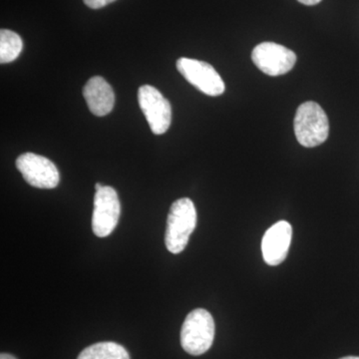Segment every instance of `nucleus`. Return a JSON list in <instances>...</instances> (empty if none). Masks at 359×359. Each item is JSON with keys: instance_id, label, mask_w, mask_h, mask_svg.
Wrapping results in <instances>:
<instances>
[{"instance_id": "obj_1", "label": "nucleus", "mask_w": 359, "mask_h": 359, "mask_svg": "<svg viewBox=\"0 0 359 359\" xmlns=\"http://www.w3.org/2000/svg\"><path fill=\"white\" fill-rule=\"evenodd\" d=\"M297 140L306 148L320 146L327 140L330 122L320 104L309 101L297 108L294 121Z\"/></svg>"}, {"instance_id": "obj_2", "label": "nucleus", "mask_w": 359, "mask_h": 359, "mask_svg": "<svg viewBox=\"0 0 359 359\" xmlns=\"http://www.w3.org/2000/svg\"><path fill=\"white\" fill-rule=\"evenodd\" d=\"M197 226V211L188 198L177 200L168 215L165 243L169 252L178 255L188 245L189 238Z\"/></svg>"}, {"instance_id": "obj_3", "label": "nucleus", "mask_w": 359, "mask_h": 359, "mask_svg": "<svg viewBox=\"0 0 359 359\" xmlns=\"http://www.w3.org/2000/svg\"><path fill=\"white\" fill-rule=\"evenodd\" d=\"M215 339V321L209 311L194 309L187 316L181 330V344L191 355H201L211 348Z\"/></svg>"}, {"instance_id": "obj_4", "label": "nucleus", "mask_w": 359, "mask_h": 359, "mask_svg": "<svg viewBox=\"0 0 359 359\" xmlns=\"http://www.w3.org/2000/svg\"><path fill=\"white\" fill-rule=\"evenodd\" d=\"M177 69L189 83L208 96H219L226 86L216 69L204 61L182 57L177 61Z\"/></svg>"}, {"instance_id": "obj_5", "label": "nucleus", "mask_w": 359, "mask_h": 359, "mask_svg": "<svg viewBox=\"0 0 359 359\" xmlns=\"http://www.w3.org/2000/svg\"><path fill=\"white\" fill-rule=\"evenodd\" d=\"M138 101L151 131L155 135L166 133L172 122V107L168 99L155 87L143 85L139 88Z\"/></svg>"}, {"instance_id": "obj_6", "label": "nucleus", "mask_w": 359, "mask_h": 359, "mask_svg": "<svg viewBox=\"0 0 359 359\" xmlns=\"http://www.w3.org/2000/svg\"><path fill=\"white\" fill-rule=\"evenodd\" d=\"M252 60L264 74L280 76L287 74L294 68L297 55L294 51L283 45L275 42H263L255 47L252 52Z\"/></svg>"}, {"instance_id": "obj_7", "label": "nucleus", "mask_w": 359, "mask_h": 359, "mask_svg": "<svg viewBox=\"0 0 359 359\" xmlns=\"http://www.w3.org/2000/svg\"><path fill=\"white\" fill-rule=\"evenodd\" d=\"M121 205L119 198L112 187L104 186L96 191L94 197L92 230L99 238L108 237L119 221Z\"/></svg>"}, {"instance_id": "obj_8", "label": "nucleus", "mask_w": 359, "mask_h": 359, "mask_svg": "<svg viewBox=\"0 0 359 359\" xmlns=\"http://www.w3.org/2000/svg\"><path fill=\"white\" fill-rule=\"evenodd\" d=\"M16 167L29 185L39 189L57 187L60 175L54 163L34 153H25L16 160Z\"/></svg>"}, {"instance_id": "obj_9", "label": "nucleus", "mask_w": 359, "mask_h": 359, "mask_svg": "<svg viewBox=\"0 0 359 359\" xmlns=\"http://www.w3.org/2000/svg\"><path fill=\"white\" fill-rule=\"evenodd\" d=\"M292 238V226L285 221H280L266 231L262 242L264 262L269 266H278L287 259Z\"/></svg>"}, {"instance_id": "obj_10", "label": "nucleus", "mask_w": 359, "mask_h": 359, "mask_svg": "<svg viewBox=\"0 0 359 359\" xmlns=\"http://www.w3.org/2000/svg\"><path fill=\"white\" fill-rule=\"evenodd\" d=\"M83 96L92 114L102 117L114 108V91L102 77L90 78L84 86Z\"/></svg>"}, {"instance_id": "obj_11", "label": "nucleus", "mask_w": 359, "mask_h": 359, "mask_svg": "<svg viewBox=\"0 0 359 359\" xmlns=\"http://www.w3.org/2000/svg\"><path fill=\"white\" fill-rule=\"evenodd\" d=\"M77 359H130V355L120 344L106 341L86 347Z\"/></svg>"}, {"instance_id": "obj_12", "label": "nucleus", "mask_w": 359, "mask_h": 359, "mask_svg": "<svg viewBox=\"0 0 359 359\" xmlns=\"http://www.w3.org/2000/svg\"><path fill=\"white\" fill-rule=\"evenodd\" d=\"M22 39L18 33L11 30L0 32V63L13 62L22 51Z\"/></svg>"}, {"instance_id": "obj_13", "label": "nucleus", "mask_w": 359, "mask_h": 359, "mask_svg": "<svg viewBox=\"0 0 359 359\" xmlns=\"http://www.w3.org/2000/svg\"><path fill=\"white\" fill-rule=\"evenodd\" d=\"M84 4L92 9L102 8V7L112 4L116 0H83Z\"/></svg>"}, {"instance_id": "obj_14", "label": "nucleus", "mask_w": 359, "mask_h": 359, "mask_svg": "<svg viewBox=\"0 0 359 359\" xmlns=\"http://www.w3.org/2000/svg\"><path fill=\"white\" fill-rule=\"evenodd\" d=\"M297 1L301 2L304 6H311L320 4L321 0H297Z\"/></svg>"}, {"instance_id": "obj_15", "label": "nucleus", "mask_w": 359, "mask_h": 359, "mask_svg": "<svg viewBox=\"0 0 359 359\" xmlns=\"http://www.w3.org/2000/svg\"><path fill=\"white\" fill-rule=\"evenodd\" d=\"M0 359H16V358H14V356L11 355V354L1 353V355H0Z\"/></svg>"}, {"instance_id": "obj_16", "label": "nucleus", "mask_w": 359, "mask_h": 359, "mask_svg": "<svg viewBox=\"0 0 359 359\" xmlns=\"http://www.w3.org/2000/svg\"><path fill=\"white\" fill-rule=\"evenodd\" d=\"M104 186L101 185L100 183H97L95 185V190L98 191L100 190L101 188H103Z\"/></svg>"}, {"instance_id": "obj_17", "label": "nucleus", "mask_w": 359, "mask_h": 359, "mask_svg": "<svg viewBox=\"0 0 359 359\" xmlns=\"http://www.w3.org/2000/svg\"><path fill=\"white\" fill-rule=\"evenodd\" d=\"M340 359H359L358 356H346V358H342Z\"/></svg>"}]
</instances>
